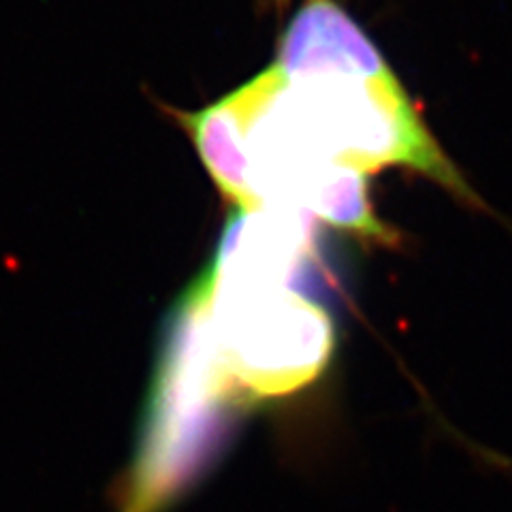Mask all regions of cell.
Listing matches in <instances>:
<instances>
[{
    "label": "cell",
    "instance_id": "1",
    "mask_svg": "<svg viewBox=\"0 0 512 512\" xmlns=\"http://www.w3.org/2000/svg\"><path fill=\"white\" fill-rule=\"evenodd\" d=\"M190 297L239 404L295 393L325 370L335 342L331 318L288 282L210 265Z\"/></svg>",
    "mask_w": 512,
    "mask_h": 512
},
{
    "label": "cell",
    "instance_id": "2",
    "mask_svg": "<svg viewBox=\"0 0 512 512\" xmlns=\"http://www.w3.org/2000/svg\"><path fill=\"white\" fill-rule=\"evenodd\" d=\"M242 406L224 380L199 306L186 295L169 340L143 429L131 493L122 512H158L212 457L224 416Z\"/></svg>",
    "mask_w": 512,
    "mask_h": 512
},
{
    "label": "cell",
    "instance_id": "3",
    "mask_svg": "<svg viewBox=\"0 0 512 512\" xmlns=\"http://www.w3.org/2000/svg\"><path fill=\"white\" fill-rule=\"evenodd\" d=\"M284 86L286 77L274 64L218 103L192 114H180L205 169L237 212L261 214L265 210V199L252 182L248 131L261 107Z\"/></svg>",
    "mask_w": 512,
    "mask_h": 512
},
{
    "label": "cell",
    "instance_id": "4",
    "mask_svg": "<svg viewBox=\"0 0 512 512\" xmlns=\"http://www.w3.org/2000/svg\"><path fill=\"white\" fill-rule=\"evenodd\" d=\"M278 67L288 82L308 77H380L391 69L378 47L333 0H308L278 45Z\"/></svg>",
    "mask_w": 512,
    "mask_h": 512
},
{
    "label": "cell",
    "instance_id": "5",
    "mask_svg": "<svg viewBox=\"0 0 512 512\" xmlns=\"http://www.w3.org/2000/svg\"><path fill=\"white\" fill-rule=\"evenodd\" d=\"M297 205L333 227L352 231L374 242L391 244L395 233L378 220L367 197L365 171L340 163H323L308 167V175H299L288 190Z\"/></svg>",
    "mask_w": 512,
    "mask_h": 512
},
{
    "label": "cell",
    "instance_id": "6",
    "mask_svg": "<svg viewBox=\"0 0 512 512\" xmlns=\"http://www.w3.org/2000/svg\"><path fill=\"white\" fill-rule=\"evenodd\" d=\"M278 3H280V5H284V3H286V0H278Z\"/></svg>",
    "mask_w": 512,
    "mask_h": 512
}]
</instances>
